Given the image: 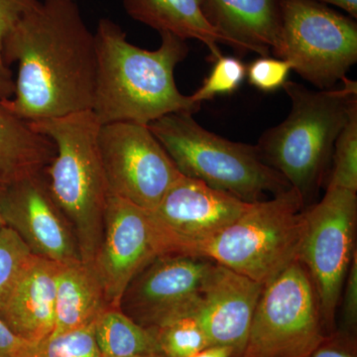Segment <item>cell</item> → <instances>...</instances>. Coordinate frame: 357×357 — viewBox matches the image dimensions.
Returning <instances> with one entry per match:
<instances>
[{"label":"cell","mask_w":357,"mask_h":357,"mask_svg":"<svg viewBox=\"0 0 357 357\" xmlns=\"http://www.w3.org/2000/svg\"><path fill=\"white\" fill-rule=\"evenodd\" d=\"M310 275L296 261L264 286L237 357H312L328 337Z\"/></svg>","instance_id":"8"},{"label":"cell","mask_w":357,"mask_h":357,"mask_svg":"<svg viewBox=\"0 0 357 357\" xmlns=\"http://www.w3.org/2000/svg\"><path fill=\"white\" fill-rule=\"evenodd\" d=\"M110 307L93 267L83 261L61 264L56 284L55 325L51 335L96 323Z\"/></svg>","instance_id":"19"},{"label":"cell","mask_w":357,"mask_h":357,"mask_svg":"<svg viewBox=\"0 0 357 357\" xmlns=\"http://www.w3.org/2000/svg\"><path fill=\"white\" fill-rule=\"evenodd\" d=\"M25 340L11 332L0 317V357H18Z\"/></svg>","instance_id":"30"},{"label":"cell","mask_w":357,"mask_h":357,"mask_svg":"<svg viewBox=\"0 0 357 357\" xmlns=\"http://www.w3.org/2000/svg\"><path fill=\"white\" fill-rule=\"evenodd\" d=\"M333 169L328 187L357 192V103L338 134L333 151Z\"/></svg>","instance_id":"24"},{"label":"cell","mask_w":357,"mask_h":357,"mask_svg":"<svg viewBox=\"0 0 357 357\" xmlns=\"http://www.w3.org/2000/svg\"><path fill=\"white\" fill-rule=\"evenodd\" d=\"M344 301H342V312L347 326L351 330L356 325L357 321V252L354 253L349 271L342 288Z\"/></svg>","instance_id":"29"},{"label":"cell","mask_w":357,"mask_h":357,"mask_svg":"<svg viewBox=\"0 0 357 357\" xmlns=\"http://www.w3.org/2000/svg\"><path fill=\"white\" fill-rule=\"evenodd\" d=\"M234 349L229 345H211L191 357H234Z\"/></svg>","instance_id":"33"},{"label":"cell","mask_w":357,"mask_h":357,"mask_svg":"<svg viewBox=\"0 0 357 357\" xmlns=\"http://www.w3.org/2000/svg\"><path fill=\"white\" fill-rule=\"evenodd\" d=\"M208 22L234 50L261 56L280 45V0H199Z\"/></svg>","instance_id":"17"},{"label":"cell","mask_w":357,"mask_h":357,"mask_svg":"<svg viewBox=\"0 0 357 357\" xmlns=\"http://www.w3.org/2000/svg\"><path fill=\"white\" fill-rule=\"evenodd\" d=\"M305 206L302 195L294 188L256 202L217 236L194 244L189 255L203 256L267 285L299 261L306 230Z\"/></svg>","instance_id":"6"},{"label":"cell","mask_w":357,"mask_h":357,"mask_svg":"<svg viewBox=\"0 0 357 357\" xmlns=\"http://www.w3.org/2000/svg\"><path fill=\"white\" fill-rule=\"evenodd\" d=\"M312 357H356L352 351L344 345L326 338L323 344L314 352Z\"/></svg>","instance_id":"31"},{"label":"cell","mask_w":357,"mask_h":357,"mask_svg":"<svg viewBox=\"0 0 357 357\" xmlns=\"http://www.w3.org/2000/svg\"><path fill=\"white\" fill-rule=\"evenodd\" d=\"M252 204L198 178L181 175L150 213L166 236L172 255H189L194 244L217 236Z\"/></svg>","instance_id":"13"},{"label":"cell","mask_w":357,"mask_h":357,"mask_svg":"<svg viewBox=\"0 0 357 357\" xmlns=\"http://www.w3.org/2000/svg\"><path fill=\"white\" fill-rule=\"evenodd\" d=\"M153 332L164 357H191L211 345L194 317L176 319Z\"/></svg>","instance_id":"23"},{"label":"cell","mask_w":357,"mask_h":357,"mask_svg":"<svg viewBox=\"0 0 357 357\" xmlns=\"http://www.w3.org/2000/svg\"><path fill=\"white\" fill-rule=\"evenodd\" d=\"M0 98V195L20 181L44 172L55 145Z\"/></svg>","instance_id":"18"},{"label":"cell","mask_w":357,"mask_h":357,"mask_svg":"<svg viewBox=\"0 0 357 357\" xmlns=\"http://www.w3.org/2000/svg\"><path fill=\"white\" fill-rule=\"evenodd\" d=\"M213 263L198 255L160 256L130 282L121 299V311L150 331L194 316Z\"/></svg>","instance_id":"12"},{"label":"cell","mask_w":357,"mask_h":357,"mask_svg":"<svg viewBox=\"0 0 357 357\" xmlns=\"http://www.w3.org/2000/svg\"><path fill=\"white\" fill-rule=\"evenodd\" d=\"M0 220L33 255L59 264L82 261L74 232L52 197L45 171L0 195Z\"/></svg>","instance_id":"14"},{"label":"cell","mask_w":357,"mask_h":357,"mask_svg":"<svg viewBox=\"0 0 357 357\" xmlns=\"http://www.w3.org/2000/svg\"><path fill=\"white\" fill-rule=\"evenodd\" d=\"M154 51L128 41L126 32L107 18L95 32L96 77L93 110L100 123L131 121L151 123L175 112L195 114L202 105L183 95L175 82L176 67L185 60L189 47L169 32L160 33Z\"/></svg>","instance_id":"2"},{"label":"cell","mask_w":357,"mask_h":357,"mask_svg":"<svg viewBox=\"0 0 357 357\" xmlns=\"http://www.w3.org/2000/svg\"><path fill=\"white\" fill-rule=\"evenodd\" d=\"M264 286L213 262L204 280L201 302L194 318L211 345H229L237 357L243 351L249 328Z\"/></svg>","instance_id":"15"},{"label":"cell","mask_w":357,"mask_h":357,"mask_svg":"<svg viewBox=\"0 0 357 357\" xmlns=\"http://www.w3.org/2000/svg\"><path fill=\"white\" fill-rule=\"evenodd\" d=\"M30 123L55 145L45 169L49 190L74 232L82 261L93 265L110 195L98 143L102 124L91 109Z\"/></svg>","instance_id":"3"},{"label":"cell","mask_w":357,"mask_h":357,"mask_svg":"<svg viewBox=\"0 0 357 357\" xmlns=\"http://www.w3.org/2000/svg\"><path fill=\"white\" fill-rule=\"evenodd\" d=\"M102 356L131 357L162 354L153 331L136 324L121 309L107 307L95 323Z\"/></svg>","instance_id":"21"},{"label":"cell","mask_w":357,"mask_h":357,"mask_svg":"<svg viewBox=\"0 0 357 357\" xmlns=\"http://www.w3.org/2000/svg\"><path fill=\"white\" fill-rule=\"evenodd\" d=\"M314 1L321 2V3L326 4V6L331 4V6L340 7L351 17L356 20L357 0H314Z\"/></svg>","instance_id":"34"},{"label":"cell","mask_w":357,"mask_h":357,"mask_svg":"<svg viewBox=\"0 0 357 357\" xmlns=\"http://www.w3.org/2000/svg\"><path fill=\"white\" fill-rule=\"evenodd\" d=\"M172 255L150 211L109 195L102 241L93 265L110 307L121 309L126 288L160 256Z\"/></svg>","instance_id":"11"},{"label":"cell","mask_w":357,"mask_h":357,"mask_svg":"<svg viewBox=\"0 0 357 357\" xmlns=\"http://www.w3.org/2000/svg\"><path fill=\"white\" fill-rule=\"evenodd\" d=\"M15 91V82H14L13 73L10 70L0 69V98L1 100H10Z\"/></svg>","instance_id":"32"},{"label":"cell","mask_w":357,"mask_h":357,"mask_svg":"<svg viewBox=\"0 0 357 357\" xmlns=\"http://www.w3.org/2000/svg\"><path fill=\"white\" fill-rule=\"evenodd\" d=\"M109 357V356H102ZM131 357H164L162 354H151V356H131Z\"/></svg>","instance_id":"35"},{"label":"cell","mask_w":357,"mask_h":357,"mask_svg":"<svg viewBox=\"0 0 357 357\" xmlns=\"http://www.w3.org/2000/svg\"><path fill=\"white\" fill-rule=\"evenodd\" d=\"M39 0H0V69L10 70L2 60V43L6 35Z\"/></svg>","instance_id":"28"},{"label":"cell","mask_w":357,"mask_h":357,"mask_svg":"<svg viewBox=\"0 0 357 357\" xmlns=\"http://www.w3.org/2000/svg\"><path fill=\"white\" fill-rule=\"evenodd\" d=\"M306 230L299 261L306 268L318 297L326 330L333 328L342 288L356 249V192L326 187L324 198L305 210Z\"/></svg>","instance_id":"9"},{"label":"cell","mask_w":357,"mask_h":357,"mask_svg":"<svg viewBox=\"0 0 357 357\" xmlns=\"http://www.w3.org/2000/svg\"><path fill=\"white\" fill-rule=\"evenodd\" d=\"M32 251L17 234L3 225L0 229V305L33 257Z\"/></svg>","instance_id":"25"},{"label":"cell","mask_w":357,"mask_h":357,"mask_svg":"<svg viewBox=\"0 0 357 357\" xmlns=\"http://www.w3.org/2000/svg\"><path fill=\"white\" fill-rule=\"evenodd\" d=\"M291 70L293 67L288 61L262 56L246 68V77L251 86L269 93L284 86Z\"/></svg>","instance_id":"27"},{"label":"cell","mask_w":357,"mask_h":357,"mask_svg":"<svg viewBox=\"0 0 357 357\" xmlns=\"http://www.w3.org/2000/svg\"><path fill=\"white\" fill-rule=\"evenodd\" d=\"M123 6L134 20L159 33L198 40L208 47L213 62L222 55L220 44L225 45V39L204 17L199 0H123Z\"/></svg>","instance_id":"20"},{"label":"cell","mask_w":357,"mask_h":357,"mask_svg":"<svg viewBox=\"0 0 357 357\" xmlns=\"http://www.w3.org/2000/svg\"><path fill=\"white\" fill-rule=\"evenodd\" d=\"M60 265L33 255L0 305L4 323L25 342H38L53 333Z\"/></svg>","instance_id":"16"},{"label":"cell","mask_w":357,"mask_h":357,"mask_svg":"<svg viewBox=\"0 0 357 357\" xmlns=\"http://www.w3.org/2000/svg\"><path fill=\"white\" fill-rule=\"evenodd\" d=\"M189 112L164 115L148 124L178 172L248 203L291 189L280 173L262 161L255 145L211 132Z\"/></svg>","instance_id":"5"},{"label":"cell","mask_w":357,"mask_h":357,"mask_svg":"<svg viewBox=\"0 0 357 357\" xmlns=\"http://www.w3.org/2000/svg\"><path fill=\"white\" fill-rule=\"evenodd\" d=\"M98 143L109 194L145 210L153 211L182 175L144 124H102Z\"/></svg>","instance_id":"10"},{"label":"cell","mask_w":357,"mask_h":357,"mask_svg":"<svg viewBox=\"0 0 357 357\" xmlns=\"http://www.w3.org/2000/svg\"><path fill=\"white\" fill-rule=\"evenodd\" d=\"M246 77V66L236 57L220 56L215 61L203 86L191 96L198 103L213 100L215 96L231 95L243 84Z\"/></svg>","instance_id":"26"},{"label":"cell","mask_w":357,"mask_h":357,"mask_svg":"<svg viewBox=\"0 0 357 357\" xmlns=\"http://www.w3.org/2000/svg\"><path fill=\"white\" fill-rule=\"evenodd\" d=\"M18 357H102L96 344L95 324L38 342H25Z\"/></svg>","instance_id":"22"},{"label":"cell","mask_w":357,"mask_h":357,"mask_svg":"<svg viewBox=\"0 0 357 357\" xmlns=\"http://www.w3.org/2000/svg\"><path fill=\"white\" fill-rule=\"evenodd\" d=\"M319 89H331L357 62V23L314 0H280V45L275 54Z\"/></svg>","instance_id":"7"},{"label":"cell","mask_w":357,"mask_h":357,"mask_svg":"<svg viewBox=\"0 0 357 357\" xmlns=\"http://www.w3.org/2000/svg\"><path fill=\"white\" fill-rule=\"evenodd\" d=\"M3 222H1V220H0V229H2V227H3Z\"/></svg>","instance_id":"36"},{"label":"cell","mask_w":357,"mask_h":357,"mask_svg":"<svg viewBox=\"0 0 357 357\" xmlns=\"http://www.w3.org/2000/svg\"><path fill=\"white\" fill-rule=\"evenodd\" d=\"M2 60L18 64L15 91L6 105L27 121L93 107L96 77L95 33L76 0H42L2 43Z\"/></svg>","instance_id":"1"},{"label":"cell","mask_w":357,"mask_h":357,"mask_svg":"<svg viewBox=\"0 0 357 357\" xmlns=\"http://www.w3.org/2000/svg\"><path fill=\"white\" fill-rule=\"evenodd\" d=\"M342 84V88L312 91L286 82L282 88L290 98V112L255 145L262 161L280 173L305 203L318 191L335 140L357 103L356 82L347 77Z\"/></svg>","instance_id":"4"}]
</instances>
